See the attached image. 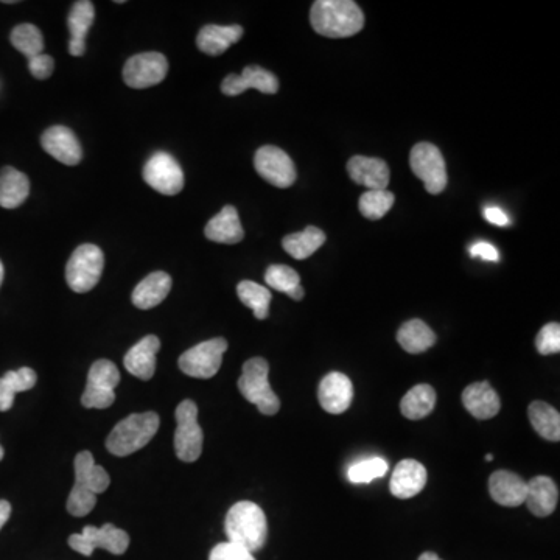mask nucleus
Segmentation results:
<instances>
[{"instance_id":"412c9836","label":"nucleus","mask_w":560,"mask_h":560,"mask_svg":"<svg viewBox=\"0 0 560 560\" xmlns=\"http://www.w3.org/2000/svg\"><path fill=\"white\" fill-rule=\"evenodd\" d=\"M159 349H161V340L158 336H145L125 355L123 364H125L126 371L147 382L153 378L154 372H156V355H158Z\"/></svg>"},{"instance_id":"20e7f679","label":"nucleus","mask_w":560,"mask_h":560,"mask_svg":"<svg viewBox=\"0 0 560 560\" xmlns=\"http://www.w3.org/2000/svg\"><path fill=\"white\" fill-rule=\"evenodd\" d=\"M159 430L156 413L131 414L120 420L106 439V448L114 456H128L144 448Z\"/></svg>"},{"instance_id":"09e8293b","label":"nucleus","mask_w":560,"mask_h":560,"mask_svg":"<svg viewBox=\"0 0 560 560\" xmlns=\"http://www.w3.org/2000/svg\"><path fill=\"white\" fill-rule=\"evenodd\" d=\"M486 461H494V456L490 455H486Z\"/></svg>"},{"instance_id":"37998d69","label":"nucleus","mask_w":560,"mask_h":560,"mask_svg":"<svg viewBox=\"0 0 560 560\" xmlns=\"http://www.w3.org/2000/svg\"><path fill=\"white\" fill-rule=\"evenodd\" d=\"M484 218L495 226H508L509 217L500 207L489 206L484 209Z\"/></svg>"},{"instance_id":"f03ea898","label":"nucleus","mask_w":560,"mask_h":560,"mask_svg":"<svg viewBox=\"0 0 560 560\" xmlns=\"http://www.w3.org/2000/svg\"><path fill=\"white\" fill-rule=\"evenodd\" d=\"M310 22L318 35L349 38L361 32L364 14L352 0H318L310 11Z\"/></svg>"},{"instance_id":"a878e982","label":"nucleus","mask_w":560,"mask_h":560,"mask_svg":"<svg viewBox=\"0 0 560 560\" xmlns=\"http://www.w3.org/2000/svg\"><path fill=\"white\" fill-rule=\"evenodd\" d=\"M243 36V27L240 25H206L201 28L196 38V46L201 52L210 56H218L226 52L232 44L240 41Z\"/></svg>"},{"instance_id":"39448f33","label":"nucleus","mask_w":560,"mask_h":560,"mask_svg":"<svg viewBox=\"0 0 560 560\" xmlns=\"http://www.w3.org/2000/svg\"><path fill=\"white\" fill-rule=\"evenodd\" d=\"M268 374H270L268 361L260 357L251 358L243 364L242 377L238 378V389L248 402L259 408L260 413L274 416L279 413L280 400L271 388Z\"/></svg>"},{"instance_id":"e433bc0d","label":"nucleus","mask_w":560,"mask_h":560,"mask_svg":"<svg viewBox=\"0 0 560 560\" xmlns=\"http://www.w3.org/2000/svg\"><path fill=\"white\" fill-rule=\"evenodd\" d=\"M394 193L388 190H368L360 198V212L368 220H380L394 206Z\"/></svg>"},{"instance_id":"49530a36","label":"nucleus","mask_w":560,"mask_h":560,"mask_svg":"<svg viewBox=\"0 0 560 560\" xmlns=\"http://www.w3.org/2000/svg\"><path fill=\"white\" fill-rule=\"evenodd\" d=\"M4 276H5L4 265H2V262H0V285H2V282H4Z\"/></svg>"},{"instance_id":"a19ab883","label":"nucleus","mask_w":560,"mask_h":560,"mask_svg":"<svg viewBox=\"0 0 560 560\" xmlns=\"http://www.w3.org/2000/svg\"><path fill=\"white\" fill-rule=\"evenodd\" d=\"M28 69L32 72L33 77L38 78V80H46L53 74L55 61H53L52 56L41 53L32 60H28Z\"/></svg>"},{"instance_id":"7c9ffc66","label":"nucleus","mask_w":560,"mask_h":560,"mask_svg":"<svg viewBox=\"0 0 560 560\" xmlns=\"http://www.w3.org/2000/svg\"><path fill=\"white\" fill-rule=\"evenodd\" d=\"M529 422L546 441H560V414L545 402H532L528 408Z\"/></svg>"},{"instance_id":"a211bd4d","label":"nucleus","mask_w":560,"mask_h":560,"mask_svg":"<svg viewBox=\"0 0 560 560\" xmlns=\"http://www.w3.org/2000/svg\"><path fill=\"white\" fill-rule=\"evenodd\" d=\"M41 145L56 161L66 165L80 164L83 159V150L74 131L66 126H52L42 134Z\"/></svg>"},{"instance_id":"2f4dec72","label":"nucleus","mask_w":560,"mask_h":560,"mask_svg":"<svg viewBox=\"0 0 560 560\" xmlns=\"http://www.w3.org/2000/svg\"><path fill=\"white\" fill-rule=\"evenodd\" d=\"M324 243H326V234L315 226H308L298 234L287 235L282 246L293 259L304 260L313 256Z\"/></svg>"},{"instance_id":"f3484780","label":"nucleus","mask_w":560,"mask_h":560,"mask_svg":"<svg viewBox=\"0 0 560 560\" xmlns=\"http://www.w3.org/2000/svg\"><path fill=\"white\" fill-rule=\"evenodd\" d=\"M428 473L416 459H403L392 472L389 489L400 500L416 497L427 486Z\"/></svg>"},{"instance_id":"72a5a7b5","label":"nucleus","mask_w":560,"mask_h":560,"mask_svg":"<svg viewBox=\"0 0 560 560\" xmlns=\"http://www.w3.org/2000/svg\"><path fill=\"white\" fill-rule=\"evenodd\" d=\"M265 282L268 287L287 294L294 301H301L304 298L305 293L301 285V277L290 266L271 265L266 270Z\"/></svg>"},{"instance_id":"5701e85b","label":"nucleus","mask_w":560,"mask_h":560,"mask_svg":"<svg viewBox=\"0 0 560 560\" xmlns=\"http://www.w3.org/2000/svg\"><path fill=\"white\" fill-rule=\"evenodd\" d=\"M94 19L95 8L92 2H89V0L75 2L74 7L70 10L69 18H67V27H69L70 32V55H84V52H86V36H88L89 28L94 24Z\"/></svg>"},{"instance_id":"ddd939ff","label":"nucleus","mask_w":560,"mask_h":560,"mask_svg":"<svg viewBox=\"0 0 560 560\" xmlns=\"http://www.w3.org/2000/svg\"><path fill=\"white\" fill-rule=\"evenodd\" d=\"M144 179L162 195H178L184 189V173L176 159L165 151L154 153L144 167Z\"/></svg>"},{"instance_id":"c85d7f7f","label":"nucleus","mask_w":560,"mask_h":560,"mask_svg":"<svg viewBox=\"0 0 560 560\" xmlns=\"http://www.w3.org/2000/svg\"><path fill=\"white\" fill-rule=\"evenodd\" d=\"M397 341L408 354H422L436 343V335L422 319L405 322L397 332Z\"/></svg>"},{"instance_id":"ea45409f","label":"nucleus","mask_w":560,"mask_h":560,"mask_svg":"<svg viewBox=\"0 0 560 560\" xmlns=\"http://www.w3.org/2000/svg\"><path fill=\"white\" fill-rule=\"evenodd\" d=\"M209 560H256L254 554L231 542L218 543L210 551Z\"/></svg>"},{"instance_id":"f257e3e1","label":"nucleus","mask_w":560,"mask_h":560,"mask_svg":"<svg viewBox=\"0 0 560 560\" xmlns=\"http://www.w3.org/2000/svg\"><path fill=\"white\" fill-rule=\"evenodd\" d=\"M111 484L108 472L97 466L91 452L75 456V484L67 498V512L74 517H84L94 511L97 495L103 494Z\"/></svg>"},{"instance_id":"c9c22d12","label":"nucleus","mask_w":560,"mask_h":560,"mask_svg":"<svg viewBox=\"0 0 560 560\" xmlns=\"http://www.w3.org/2000/svg\"><path fill=\"white\" fill-rule=\"evenodd\" d=\"M11 44L14 49L19 50L27 60L41 55L44 50V38L41 30L33 24H21L11 32Z\"/></svg>"},{"instance_id":"9b49d317","label":"nucleus","mask_w":560,"mask_h":560,"mask_svg":"<svg viewBox=\"0 0 560 560\" xmlns=\"http://www.w3.org/2000/svg\"><path fill=\"white\" fill-rule=\"evenodd\" d=\"M228 341L224 338L196 344L179 357V369L193 378H212L220 371Z\"/></svg>"},{"instance_id":"9d476101","label":"nucleus","mask_w":560,"mask_h":560,"mask_svg":"<svg viewBox=\"0 0 560 560\" xmlns=\"http://www.w3.org/2000/svg\"><path fill=\"white\" fill-rule=\"evenodd\" d=\"M69 546L83 556H92L97 548L109 551L111 554L125 553L130 546V536L123 529L106 523L102 528L95 526H84L81 534H74L69 537Z\"/></svg>"},{"instance_id":"f8f14e48","label":"nucleus","mask_w":560,"mask_h":560,"mask_svg":"<svg viewBox=\"0 0 560 560\" xmlns=\"http://www.w3.org/2000/svg\"><path fill=\"white\" fill-rule=\"evenodd\" d=\"M168 61L162 53L147 52L131 56L123 67V80L133 89H147L164 81Z\"/></svg>"},{"instance_id":"cd10ccee","label":"nucleus","mask_w":560,"mask_h":560,"mask_svg":"<svg viewBox=\"0 0 560 560\" xmlns=\"http://www.w3.org/2000/svg\"><path fill=\"white\" fill-rule=\"evenodd\" d=\"M28 193L30 181L24 173L13 167L0 170V206L4 209H16L27 200Z\"/></svg>"},{"instance_id":"2eb2a0df","label":"nucleus","mask_w":560,"mask_h":560,"mask_svg":"<svg viewBox=\"0 0 560 560\" xmlns=\"http://www.w3.org/2000/svg\"><path fill=\"white\" fill-rule=\"evenodd\" d=\"M322 408L330 414H343L354 400V386L343 372H330L322 378L318 389Z\"/></svg>"},{"instance_id":"473e14b6","label":"nucleus","mask_w":560,"mask_h":560,"mask_svg":"<svg viewBox=\"0 0 560 560\" xmlns=\"http://www.w3.org/2000/svg\"><path fill=\"white\" fill-rule=\"evenodd\" d=\"M36 372L30 368L10 371L0 378V411H8L13 406L18 392L28 391L36 385Z\"/></svg>"},{"instance_id":"aec40b11","label":"nucleus","mask_w":560,"mask_h":560,"mask_svg":"<svg viewBox=\"0 0 560 560\" xmlns=\"http://www.w3.org/2000/svg\"><path fill=\"white\" fill-rule=\"evenodd\" d=\"M350 179L368 190H386L389 184V167L385 161L368 156H354L347 162Z\"/></svg>"},{"instance_id":"c03bdc74","label":"nucleus","mask_w":560,"mask_h":560,"mask_svg":"<svg viewBox=\"0 0 560 560\" xmlns=\"http://www.w3.org/2000/svg\"><path fill=\"white\" fill-rule=\"evenodd\" d=\"M11 515V504L8 501L0 500V529L4 528L5 523Z\"/></svg>"},{"instance_id":"dca6fc26","label":"nucleus","mask_w":560,"mask_h":560,"mask_svg":"<svg viewBox=\"0 0 560 560\" xmlns=\"http://www.w3.org/2000/svg\"><path fill=\"white\" fill-rule=\"evenodd\" d=\"M248 89H257L263 94H276L279 91V80L270 70L259 66H248L242 75L231 74L224 78L221 83V91L224 95L235 97L243 94Z\"/></svg>"},{"instance_id":"1a4fd4ad","label":"nucleus","mask_w":560,"mask_h":560,"mask_svg":"<svg viewBox=\"0 0 560 560\" xmlns=\"http://www.w3.org/2000/svg\"><path fill=\"white\" fill-rule=\"evenodd\" d=\"M411 170L424 182L425 189L431 195L444 192L447 187V168L444 156L436 145L420 142L411 150Z\"/></svg>"},{"instance_id":"423d86ee","label":"nucleus","mask_w":560,"mask_h":560,"mask_svg":"<svg viewBox=\"0 0 560 560\" xmlns=\"http://www.w3.org/2000/svg\"><path fill=\"white\" fill-rule=\"evenodd\" d=\"M105 266V256L97 245L78 246L66 266V280L75 293H88L100 282Z\"/></svg>"},{"instance_id":"6e6552de","label":"nucleus","mask_w":560,"mask_h":560,"mask_svg":"<svg viewBox=\"0 0 560 560\" xmlns=\"http://www.w3.org/2000/svg\"><path fill=\"white\" fill-rule=\"evenodd\" d=\"M120 383V372L116 364L109 360H98L92 364L88 374V385L84 389L81 403L84 408L106 410L116 402L117 386Z\"/></svg>"},{"instance_id":"0eeeda50","label":"nucleus","mask_w":560,"mask_h":560,"mask_svg":"<svg viewBox=\"0 0 560 560\" xmlns=\"http://www.w3.org/2000/svg\"><path fill=\"white\" fill-rule=\"evenodd\" d=\"M175 452L181 461L195 462L203 453L204 434L198 424V406L184 400L176 408Z\"/></svg>"},{"instance_id":"c756f323","label":"nucleus","mask_w":560,"mask_h":560,"mask_svg":"<svg viewBox=\"0 0 560 560\" xmlns=\"http://www.w3.org/2000/svg\"><path fill=\"white\" fill-rule=\"evenodd\" d=\"M434 405H436V391L433 386L422 383L406 392L400 402V411L406 419L419 420L430 416L433 413Z\"/></svg>"},{"instance_id":"4be33fe9","label":"nucleus","mask_w":560,"mask_h":560,"mask_svg":"<svg viewBox=\"0 0 560 560\" xmlns=\"http://www.w3.org/2000/svg\"><path fill=\"white\" fill-rule=\"evenodd\" d=\"M462 403L475 419L487 420L500 413L501 402L497 392L487 382L473 383L462 392Z\"/></svg>"},{"instance_id":"f704fd0d","label":"nucleus","mask_w":560,"mask_h":560,"mask_svg":"<svg viewBox=\"0 0 560 560\" xmlns=\"http://www.w3.org/2000/svg\"><path fill=\"white\" fill-rule=\"evenodd\" d=\"M238 299L251 308L257 319L270 315L271 291L252 280H243L237 287Z\"/></svg>"},{"instance_id":"79ce46f5","label":"nucleus","mask_w":560,"mask_h":560,"mask_svg":"<svg viewBox=\"0 0 560 560\" xmlns=\"http://www.w3.org/2000/svg\"><path fill=\"white\" fill-rule=\"evenodd\" d=\"M470 256L480 257V259L487 260V262H498V259H500L497 248L486 242H478L470 246Z\"/></svg>"},{"instance_id":"393cba45","label":"nucleus","mask_w":560,"mask_h":560,"mask_svg":"<svg viewBox=\"0 0 560 560\" xmlns=\"http://www.w3.org/2000/svg\"><path fill=\"white\" fill-rule=\"evenodd\" d=\"M528 484L525 504L537 517H548L556 511L559 489L550 476H536Z\"/></svg>"},{"instance_id":"a18cd8bd","label":"nucleus","mask_w":560,"mask_h":560,"mask_svg":"<svg viewBox=\"0 0 560 560\" xmlns=\"http://www.w3.org/2000/svg\"><path fill=\"white\" fill-rule=\"evenodd\" d=\"M419 560H442V559H439L438 554L430 553V551H428V553L422 554V556L419 557Z\"/></svg>"},{"instance_id":"6ab92c4d","label":"nucleus","mask_w":560,"mask_h":560,"mask_svg":"<svg viewBox=\"0 0 560 560\" xmlns=\"http://www.w3.org/2000/svg\"><path fill=\"white\" fill-rule=\"evenodd\" d=\"M489 492L492 500L500 506L517 508V506L525 504L528 484L515 473L498 470L490 475Z\"/></svg>"},{"instance_id":"58836bf2","label":"nucleus","mask_w":560,"mask_h":560,"mask_svg":"<svg viewBox=\"0 0 560 560\" xmlns=\"http://www.w3.org/2000/svg\"><path fill=\"white\" fill-rule=\"evenodd\" d=\"M536 347L539 354L553 355L560 352V326L557 322H550L540 329L537 335Z\"/></svg>"},{"instance_id":"4c0bfd02","label":"nucleus","mask_w":560,"mask_h":560,"mask_svg":"<svg viewBox=\"0 0 560 560\" xmlns=\"http://www.w3.org/2000/svg\"><path fill=\"white\" fill-rule=\"evenodd\" d=\"M388 469V462L385 459H363V461L355 462L354 466H350L347 478L350 483L354 484L371 483V481L385 476Z\"/></svg>"},{"instance_id":"b1692460","label":"nucleus","mask_w":560,"mask_h":560,"mask_svg":"<svg viewBox=\"0 0 560 560\" xmlns=\"http://www.w3.org/2000/svg\"><path fill=\"white\" fill-rule=\"evenodd\" d=\"M204 234L210 242L223 243V245H235L245 237L240 217L234 206H224L220 214L215 215L206 224Z\"/></svg>"},{"instance_id":"bb28decb","label":"nucleus","mask_w":560,"mask_h":560,"mask_svg":"<svg viewBox=\"0 0 560 560\" xmlns=\"http://www.w3.org/2000/svg\"><path fill=\"white\" fill-rule=\"evenodd\" d=\"M172 290V277L164 271H156L140 280L133 291V304L140 310H150L161 304Z\"/></svg>"},{"instance_id":"4468645a","label":"nucleus","mask_w":560,"mask_h":560,"mask_svg":"<svg viewBox=\"0 0 560 560\" xmlns=\"http://www.w3.org/2000/svg\"><path fill=\"white\" fill-rule=\"evenodd\" d=\"M254 165H256L257 173L265 181L279 189H287L296 181V168H294L290 156L284 150L273 147V145H265L257 150Z\"/></svg>"},{"instance_id":"de8ad7c7","label":"nucleus","mask_w":560,"mask_h":560,"mask_svg":"<svg viewBox=\"0 0 560 560\" xmlns=\"http://www.w3.org/2000/svg\"><path fill=\"white\" fill-rule=\"evenodd\" d=\"M4 448H2V445H0V461H2V459H4Z\"/></svg>"},{"instance_id":"7ed1b4c3","label":"nucleus","mask_w":560,"mask_h":560,"mask_svg":"<svg viewBox=\"0 0 560 560\" xmlns=\"http://www.w3.org/2000/svg\"><path fill=\"white\" fill-rule=\"evenodd\" d=\"M228 542L242 546L249 553L262 550L268 537V522L260 506L252 501H238L224 520Z\"/></svg>"}]
</instances>
